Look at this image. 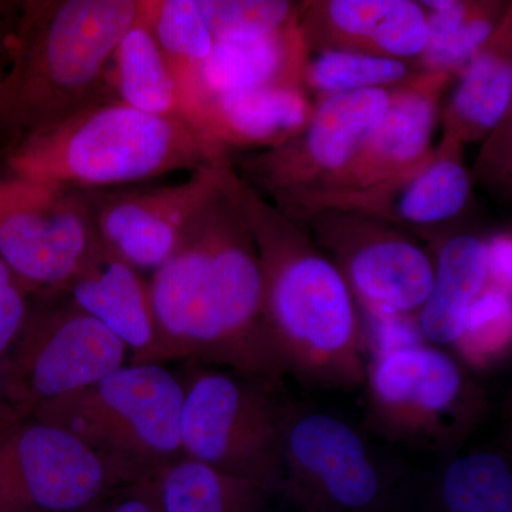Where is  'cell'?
<instances>
[{
    "instance_id": "obj_24",
    "label": "cell",
    "mask_w": 512,
    "mask_h": 512,
    "mask_svg": "<svg viewBox=\"0 0 512 512\" xmlns=\"http://www.w3.org/2000/svg\"><path fill=\"white\" fill-rule=\"evenodd\" d=\"M117 84L121 101L154 116H181L177 79L141 15L117 46Z\"/></svg>"
},
{
    "instance_id": "obj_22",
    "label": "cell",
    "mask_w": 512,
    "mask_h": 512,
    "mask_svg": "<svg viewBox=\"0 0 512 512\" xmlns=\"http://www.w3.org/2000/svg\"><path fill=\"white\" fill-rule=\"evenodd\" d=\"M433 268V285L417 312V326L424 338L437 345H456L471 303L487 285L484 239L473 234L447 238Z\"/></svg>"
},
{
    "instance_id": "obj_10",
    "label": "cell",
    "mask_w": 512,
    "mask_h": 512,
    "mask_svg": "<svg viewBox=\"0 0 512 512\" xmlns=\"http://www.w3.org/2000/svg\"><path fill=\"white\" fill-rule=\"evenodd\" d=\"M100 245L82 190L0 181V259L25 288L62 291Z\"/></svg>"
},
{
    "instance_id": "obj_26",
    "label": "cell",
    "mask_w": 512,
    "mask_h": 512,
    "mask_svg": "<svg viewBox=\"0 0 512 512\" xmlns=\"http://www.w3.org/2000/svg\"><path fill=\"white\" fill-rule=\"evenodd\" d=\"M413 76L403 60L350 52L322 49L313 59H306L302 83L320 97L370 89H394Z\"/></svg>"
},
{
    "instance_id": "obj_7",
    "label": "cell",
    "mask_w": 512,
    "mask_h": 512,
    "mask_svg": "<svg viewBox=\"0 0 512 512\" xmlns=\"http://www.w3.org/2000/svg\"><path fill=\"white\" fill-rule=\"evenodd\" d=\"M200 214L225 367L278 386L285 373L265 325L261 265L239 201V178L228 164L202 200Z\"/></svg>"
},
{
    "instance_id": "obj_20",
    "label": "cell",
    "mask_w": 512,
    "mask_h": 512,
    "mask_svg": "<svg viewBox=\"0 0 512 512\" xmlns=\"http://www.w3.org/2000/svg\"><path fill=\"white\" fill-rule=\"evenodd\" d=\"M64 289L77 309L123 342L130 363L143 360L153 345V313L148 285L133 266L101 244Z\"/></svg>"
},
{
    "instance_id": "obj_34",
    "label": "cell",
    "mask_w": 512,
    "mask_h": 512,
    "mask_svg": "<svg viewBox=\"0 0 512 512\" xmlns=\"http://www.w3.org/2000/svg\"><path fill=\"white\" fill-rule=\"evenodd\" d=\"M10 8L12 6H8V3L0 2V89H2L9 70V39L13 23H15V19H8Z\"/></svg>"
},
{
    "instance_id": "obj_23",
    "label": "cell",
    "mask_w": 512,
    "mask_h": 512,
    "mask_svg": "<svg viewBox=\"0 0 512 512\" xmlns=\"http://www.w3.org/2000/svg\"><path fill=\"white\" fill-rule=\"evenodd\" d=\"M161 512H261L271 488L183 457L154 478Z\"/></svg>"
},
{
    "instance_id": "obj_30",
    "label": "cell",
    "mask_w": 512,
    "mask_h": 512,
    "mask_svg": "<svg viewBox=\"0 0 512 512\" xmlns=\"http://www.w3.org/2000/svg\"><path fill=\"white\" fill-rule=\"evenodd\" d=\"M505 18L498 20L497 13L491 12L487 6H471L467 18L436 50L420 56L423 72L446 74V76L460 72L481 49L488 45Z\"/></svg>"
},
{
    "instance_id": "obj_16",
    "label": "cell",
    "mask_w": 512,
    "mask_h": 512,
    "mask_svg": "<svg viewBox=\"0 0 512 512\" xmlns=\"http://www.w3.org/2000/svg\"><path fill=\"white\" fill-rule=\"evenodd\" d=\"M225 164L195 171L174 187L87 195L101 244L133 268L157 269L173 254L185 220Z\"/></svg>"
},
{
    "instance_id": "obj_5",
    "label": "cell",
    "mask_w": 512,
    "mask_h": 512,
    "mask_svg": "<svg viewBox=\"0 0 512 512\" xmlns=\"http://www.w3.org/2000/svg\"><path fill=\"white\" fill-rule=\"evenodd\" d=\"M370 426L390 441L456 450L487 413V396L444 350L410 340L366 365Z\"/></svg>"
},
{
    "instance_id": "obj_29",
    "label": "cell",
    "mask_w": 512,
    "mask_h": 512,
    "mask_svg": "<svg viewBox=\"0 0 512 512\" xmlns=\"http://www.w3.org/2000/svg\"><path fill=\"white\" fill-rule=\"evenodd\" d=\"M510 342L511 292L487 284L471 303L456 346L468 362L485 365L504 353Z\"/></svg>"
},
{
    "instance_id": "obj_25",
    "label": "cell",
    "mask_w": 512,
    "mask_h": 512,
    "mask_svg": "<svg viewBox=\"0 0 512 512\" xmlns=\"http://www.w3.org/2000/svg\"><path fill=\"white\" fill-rule=\"evenodd\" d=\"M444 512H512L510 461L498 451H474L454 458L439 484Z\"/></svg>"
},
{
    "instance_id": "obj_15",
    "label": "cell",
    "mask_w": 512,
    "mask_h": 512,
    "mask_svg": "<svg viewBox=\"0 0 512 512\" xmlns=\"http://www.w3.org/2000/svg\"><path fill=\"white\" fill-rule=\"evenodd\" d=\"M450 76L421 72L392 89L389 109L348 165L305 190L278 201L365 191L419 167L430 156L441 93Z\"/></svg>"
},
{
    "instance_id": "obj_33",
    "label": "cell",
    "mask_w": 512,
    "mask_h": 512,
    "mask_svg": "<svg viewBox=\"0 0 512 512\" xmlns=\"http://www.w3.org/2000/svg\"><path fill=\"white\" fill-rule=\"evenodd\" d=\"M111 497L109 512H161L154 480L126 485Z\"/></svg>"
},
{
    "instance_id": "obj_27",
    "label": "cell",
    "mask_w": 512,
    "mask_h": 512,
    "mask_svg": "<svg viewBox=\"0 0 512 512\" xmlns=\"http://www.w3.org/2000/svg\"><path fill=\"white\" fill-rule=\"evenodd\" d=\"M144 19L174 76L204 62L214 46L197 0L144 2Z\"/></svg>"
},
{
    "instance_id": "obj_4",
    "label": "cell",
    "mask_w": 512,
    "mask_h": 512,
    "mask_svg": "<svg viewBox=\"0 0 512 512\" xmlns=\"http://www.w3.org/2000/svg\"><path fill=\"white\" fill-rule=\"evenodd\" d=\"M183 382L160 363H126L32 414L82 440L126 484L154 480L184 457Z\"/></svg>"
},
{
    "instance_id": "obj_19",
    "label": "cell",
    "mask_w": 512,
    "mask_h": 512,
    "mask_svg": "<svg viewBox=\"0 0 512 512\" xmlns=\"http://www.w3.org/2000/svg\"><path fill=\"white\" fill-rule=\"evenodd\" d=\"M306 55L298 22L258 39L215 40L204 62L177 74L181 113L195 101L222 94L278 84L303 86Z\"/></svg>"
},
{
    "instance_id": "obj_32",
    "label": "cell",
    "mask_w": 512,
    "mask_h": 512,
    "mask_svg": "<svg viewBox=\"0 0 512 512\" xmlns=\"http://www.w3.org/2000/svg\"><path fill=\"white\" fill-rule=\"evenodd\" d=\"M487 284L511 292L512 241L510 232L494 235L485 241Z\"/></svg>"
},
{
    "instance_id": "obj_14",
    "label": "cell",
    "mask_w": 512,
    "mask_h": 512,
    "mask_svg": "<svg viewBox=\"0 0 512 512\" xmlns=\"http://www.w3.org/2000/svg\"><path fill=\"white\" fill-rule=\"evenodd\" d=\"M471 177L461 144L441 138L426 161L409 173L365 191L281 201L286 215L305 217L330 210L353 212L396 228L439 227L458 217L470 201Z\"/></svg>"
},
{
    "instance_id": "obj_2",
    "label": "cell",
    "mask_w": 512,
    "mask_h": 512,
    "mask_svg": "<svg viewBox=\"0 0 512 512\" xmlns=\"http://www.w3.org/2000/svg\"><path fill=\"white\" fill-rule=\"evenodd\" d=\"M20 5L0 89V128L19 140L106 100L107 66L143 15L144 2L32 0Z\"/></svg>"
},
{
    "instance_id": "obj_6",
    "label": "cell",
    "mask_w": 512,
    "mask_h": 512,
    "mask_svg": "<svg viewBox=\"0 0 512 512\" xmlns=\"http://www.w3.org/2000/svg\"><path fill=\"white\" fill-rule=\"evenodd\" d=\"M184 387V457L278 491L289 407L274 384L228 370L198 369Z\"/></svg>"
},
{
    "instance_id": "obj_28",
    "label": "cell",
    "mask_w": 512,
    "mask_h": 512,
    "mask_svg": "<svg viewBox=\"0 0 512 512\" xmlns=\"http://www.w3.org/2000/svg\"><path fill=\"white\" fill-rule=\"evenodd\" d=\"M197 6L214 40L258 39L298 22L285 0H197Z\"/></svg>"
},
{
    "instance_id": "obj_18",
    "label": "cell",
    "mask_w": 512,
    "mask_h": 512,
    "mask_svg": "<svg viewBox=\"0 0 512 512\" xmlns=\"http://www.w3.org/2000/svg\"><path fill=\"white\" fill-rule=\"evenodd\" d=\"M306 46L389 59L420 57L429 39L426 10L410 0H330L313 3L301 25Z\"/></svg>"
},
{
    "instance_id": "obj_9",
    "label": "cell",
    "mask_w": 512,
    "mask_h": 512,
    "mask_svg": "<svg viewBox=\"0 0 512 512\" xmlns=\"http://www.w3.org/2000/svg\"><path fill=\"white\" fill-rule=\"evenodd\" d=\"M127 348L92 316L67 306L26 320L0 369V414L40 407L126 365Z\"/></svg>"
},
{
    "instance_id": "obj_11",
    "label": "cell",
    "mask_w": 512,
    "mask_h": 512,
    "mask_svg": "<svg viewBox=\"0 0 512 512\" xmlns=\"http://www.w3.org/2000/svg\"><path fill=\"white\" fill-rule=\"evenodd\" d=\"M279 488L302 512H382L390 481L345 420L289 410Z\"/></svg>"
},
{
    "instance_id": "obj_21",
    "label": "cell",
    "mask_w": 512,
    "mask_h": 512,
    "mask_svg": "<svg viewBox=\"0 0 512 512\" xmlns=\"http://www.w3.org/2000/svg\"><path fill=\"white\" fill-rule=\"evenodd\" d=\"M510 33V18H505L488 45L458 72L441 116L443 137L463 146L487 136L507 119L512 101Z\"/></svg>"
},
{
    "instance_id": "obj_31",
    "label": "cell",
    "mask_w": 512,
    "mask_h": 512,
    "mask_svg": "<svg viewBox=\"0 0 512 512\" xmlns=\"http://www.w3.org/2000/svg\"><path fill=\"white\" fill-rule=\"evenodd\" d=\"M25 286L12 275L8 266L0 259V360L18 339L26 319Z\"/></svg>"
},
{
    "instance_id": "obj_13",
    "label": "cell",
    "mask_w": 512,
    "mask_h": 512,
    "mask_svg": "<svg viewBox=\"0 0 512 512\" xmlns=\"http://www.w3.org/2000/svg\"><path fill=\"white\" fill-rule=\"evenodd\" d=\"M390 96L392 89H370L320 97L298 136L248 158L245 170L274 195L325 180L356 156L389 109Z\"/></svg>"
},
{
    "instance_id": "obj_12",
    "label": "cell",
    "mask_w": 512,
    "mask_h": 512,
    "mask_svg": "<svg viewBox=\"0 0 512 512\" xmlns=\"http://www.w3.org/2000/svg\"><path fill=\"white\" fill-rule=\"evenodd\" d=\"M305 218L370 318L419 312L433 285V258L403 229L353 212L323 210Z\"/></svg>"
},
{
    "instance_id": "obj_17",
    "label": "cell",
    "mask_w": 512,
    "mask_h": 512,
    "mask_svg": "<svg viewBox=\"0 0 512 512\" xmlns=\"http://www.w3.org/2000/svg\"><path fill=\"white\" fill-rule=\"evenodd\" d=\"M313 110L301 84H278L198 100L181 116L225 156L228 147L284 146L308 126Z\"/></svg>"
},
{
    "instance_id": "obj_8",
    "label": "cell",
    "mask_w": 512,
    "mask_h": 512,
    "mask_svg": "<svg viewBox=\"0 0 512 512\" xmlns=\"http://www.w3.org/2000/svg\"><path fill=\"white\" fill-rule=\"evenodd\" d=\"M126 485L73 434L33 416L0 414V512H86Z\"/></svg>"
},
{
    "instance_id": "obj_1",
    "label": "cell",
    "mask_w": 512,
    "mask_h": 512,
    "mask_svg": "<svg viewBox=\"0 0 512 512\" xmlns=\"http://www.w3.org/2000/svg\"><path fill=\"white\" fill-rule=\"evenodd\" d=\"M239 201L264 282V318L284 373L302 383H365L366 339L345 278L311 237L239 180Z\"/></svg>"
},
{
    "instance_id": "obj_3",
    "label": "cell",
    "mask_w": 512,
    "mask_h": 512,
    "mask_svg": "<svg viewBox=\"0 0 512 512\" xmlns=\"http://www.w3.org/2000/svg\"><path fill=\"white\" fill-rule=\"evenodd\" d=\"M10 177L83 188L113 187L227 163L183 116H154L104 100L59 126L20 138Z\"/></svg>"
}]
</instances>
